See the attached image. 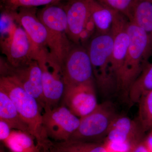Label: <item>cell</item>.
<instances>
[{
  "instance_id": "6da1fadb",
  "label": "cell",
  "mask_w": 152,
  "mask_h": 152,
  "mask_svg": "<svg viewBox=\"0 0 152 152\" xmlns=\"http://www.w3.org/2000/svg\"><path fill=\"white\" fill-rule=\"evenodd\" d=\"M61 3L48 5L37 11L38 18L48 33V65L61 73L62 64L74 44L67 34L66 14L64 4Z\"/></svg>"
},
{
  "instance_id": "7a4b0ae2",
  "label": "cell",
  "mask_w": 152,
  "mask_h": 152,
  "mask_svg": "<svg viewBox=\"0 0 152 152\" xmlns=\"http://www.w3.org/2000/svg\"><path fill=\"white\" fill-rule=\"evenodd\" d=\"M0 89L5 92L16 107L22 118L29 128V133L43 151L48 149L52 140L47 136L42 125V109L37 101L29 94L13 79L1 76Z\"/></svg>"
},
{
  "instance_id": "3957f363",
  "label": "cell",
  "mask_w": 152,
  "mask_h": 152,
  "mask_svg": "<svg viewBox=\"0 0 152 152\" xmlns=\"http://www.w3.org/2000/svg\"><path fill=\"white\" fill-rule=\"evenodd\" d=\"M129 44L123 66L119 91L127 96L131 87L141 74L152 55V45L143 30L129 21Z\"/></svg>"
},
{
  "instance_id": "277c9868",
  "label": "cell",
  "mask_w": 152,
  "mask_h": 152,
  "mask_svg": "<svg viewBox=\"0 0 152 152\" xmlns=\"http://www.w3.org/2000/svg\"><path fill=\"white\" fill-rule=\"evenodd\" d=\"M113 40L111 33H98L91 39L87 48L92 66L95 81L105 96L118 91V84L112 66Z\"/></svg>"
},
{
  "instance_id": "5b68a950",
  "label": "cell",
  "mask_w": 152,
  "mask_h": 152,
  "mask_svg": "<svg viewBox=\"0 0 152 152\" xmlns=\"http://www.w3.org/2000/svg\"><path fill=\"white\" fill-rule=\"evenodd\" d=\"M118 116L111 103L105 102L99 104L94 110L80 118L78 127L69 140L102 142L103 139L105 140Z\"/></svg>"
},
{
  "instance_id": "8992f818",
  "label": "cell",
  "mask_w": 152,
  "mask_h": 152,
  "mask_svg": "<svg viewBox=\"0 0 152 152\" xmlns=\"http://www.w3.org/2000/svg\"><path fill=\"white\" fill-rule=\"evenodd\" d=\"M1 75L13 79L37 101L42 110L45 108L42 71L37 61L32 59L22 65L13 66L1 60Z\"/></svg>"
},
{
  "instance_id": "52a82bcc",
  "label": "cell",
  "mask_w": 152,
  "mask_h": 152,
  "mask_svg": "<svg viewBox=\"0 0 152 152\" xmlns=\"http://www.w3.org/2000/svg\"><path fill=\"white\" fill-rule=\"evenodd\" d=\"M61 74L65 86L95 82L87 48L74 44L62 64Z\"/></svg>"
},
{
  "instance_id": "ba28073f",
  "label": "cell",
  "mask_w": 152,
  "mask_h": 152,
  "mask_svg": "<svg viewBox=\"0 0 152 152\" xmlns=\"http://www.w3.org/2000/svg\"><path fill=\"white\" fill-rule=\"evenodd\" d=\"M44 110L42 125L48 138L56 142L69 140L78 127L80 118L64 105Z\"/></svg>"
},
{
  "instance_id": "9c48e42d",
  "label": "cell",
  "mask_w": 152,
  "mask_h": 152,
  "mask_svg": "<svg viewBox=\"0 0 152 152\" xmlns=\"http://www.w3.org/2000/svg\"><path fill=\"white\" fill-rule=\"evenodd\" d=\"M5 11L27 34L31 45L33 59L37 61L41 56L49 52L47 47L46 28L38 18L37 7H21L15 11Z\"/></svg>"
},
{
  "instance_id": "30bf717a",
  "label": "cell",
  "mask_w": 152,
  "mask_h": 152,
  "mask_svg": "<svg viewBox=\"0 0 152 152\" xmlns=\"http://www.w3.org/2000/svg\"><path fill=\"white\" fill-rule=\"evenodd\" d=\"M94 82L65 87L63 105L79 118L88 115L99 105Z\"/></svg>"
},
{
  "instance_id": "8fae6325",
  "label": "cell",
  "mask_w": 152,
  "mask_h": 152,
  "mask_svg": "<svg viewBox=\"0 0 152 152\" xmlns=\"http://www.w3.org/2000/svg\"><path fill=\"white\" fill-rule=\"evenodd\" d=\"M129 22V20L126 16L117 11L111 30L113 40L112 69L118 84V91H119L123 66L129 44V36L128 31Z\"/></svg>"
},
{
  "instance_id": "7c38bea8",
  "label": "cell",
  "mask_w": 152,
  "mask_h": 152,
  "mask_svg": "<svg viewBox=\"0 0 152 152\" xmlns=\"http://www.w3.org/2000/svg\"><path fill=\"white\" fill-rule=\"evenodd\" d=\"M1 47L7 58L6 61L13 66L22 65L33 59L31 42L25 30L20 26H14L7 37L1 42Z\"/></svg>"
},
{
  "instance_id": "4fadbf2b",
  "label": "cell",
  "mask_w": 152,
  "mask_h": 152,
  "mask_svg": "<svg viewBox=\"0 0 152 152\" xmlns=\"http://www.w3.org/2000/svg\"><path fill=\"white\" fill-rule=\"evenodd\" d=\"M144 132L138 123L118 115L112 124L104 142L126 144L135 147L142 141Z\"/></svg>"
},
{
  "instance_id": "5bb4252c",
  "label": "cell",
  "mask_w": 152,
  "mask_h": 152,
  "mask_svg": "<svg viewBox=\"0 0 152 152\" xmlns=\"http://www.w3.org/2000/svg\"><path fill=\"white\" fill-rule=\"evenodd\" d=\"M37 61L42 71V83L46 104L45 108H53L58 106L64 96L65 86L62 77L60 72L53 69L52 71L50 70L46 57H41Z\"/></svg>"
},
{
  "instance_id": "9a60e30c",
  "label": "cell",
  "mask_w": 152,
  "mask_h": 152,
  "mask_svg": "<svg viewBox=\"0 0 152 152\" xmlns=\"http://www.w3.org/2000/svg\"><path fill=\"white\" fill-rule=\"evenodd\" d=\"M91 0H68L64 4L67 21V34L70 40L80 44L79 36L90 15Z\"/></svg>"
},
{
  "instance_id": "2e32d148",
  "label": "cell",
  "mask_w": 152,
  "mask_h": 152,
  "mask_svg": "<svg viewBox=\"0 0 152 152\" xmlns=\"http://www.w3.org/2000/svg\"><path fill=\"white\" fill-rule=\"evenodd\" d=\"M0 120L7 123L12 129L30 134L27 125L22 118L13 102L1 89H0Z\"/></svg>"
},
{
  "instance_id": "e0dca14e",
  "label": "cell",
  "mask_w": 152,
  "mask_h": 152,
  "mask_svg": "<svg viewBox=\"0 0 152 152\" xmlns=\"http://www.w3.org/2000/svg\"><path fill=\"white\" fill-rule=\"evenodd\" d=\"M129 21L143 30L152 45V2L150 0H134Z\"/></svg>"
},
{
  "instance_id": "ac0fdd59",
  "label": "cell",
  "mask_w": 152,
  "mask_h": 152,
  "mask_svg": "<svg viewBox=\"0 0 152 152\" xmlns=\"http://www.w3.org/2000/svg\"><path fill=\"white\" fill-rule=\"evenodd\" d=\"M89 11L98 33L101 34L110 33L117 11L105 5L97 0L90 1Z\"/></svg>"
},
{
  "instance_id": "d6986e66",
  "label": "cell",
  "mask_w": 152,
  "mask_h": 152,
  "mask_svg": "<svg viewBox=\"0 0 152 152\" xmlns=\"http://www.w3.org/2000/svg\"><path fill=\"white\" fill-rule=\"evenodd\" d=\"M45 152H108L104 143L77 141L68 140L64 142L52 141Z\"/></svg>"
},
{
  "instance_id": "ffe728a7",
  "label": "cell",
  "mask_w": 152,
  "mask_h": 152,
  "mask_svg": "<svg viewBox=\"0 0 152 152\" xmlns=\"http://www.w3.org/2000/svg\"><path fill=\"white\" fill-rule=\"evenodd\" d=\"M30 134L23 131L12 130L8 138L4 142L11 152H37L41 150Z\"/></svg>"
},
{
  "instance_id": "44dd1931",
  "label": "cell",
  "mask_w": 152,
  "mask_h": 152,
  "mask_svg": "<svg viewBox=\"0 0 152 152\" xmlns=\"http://www.w3.org/2000/svg\"><path fill=\"white\" fill-rule=\"evenodd\" d=\"M152 90V63L148 64L131 87L128 98L131 103H138L142 97Z\"/></svg>"
},
{
  "instance_id": "7402d4cb",
  "label": "cell",
  "mask_w": 152,
  "mask_h": 152,
  "mask_svg": "<svg viewBox=\"0 0 152 152\" xmlns=\"http://www.w3.org/2000/svg\"><path fill=\"white\" fill-rule=\"evenodd\" d=\"M138 122L144 132L152 130V90L139 101Z\"/></svg>"
},
{
  "instance_id": "603a6c76",
  "label": "cell",
  "mask_w": 152,
  "mask_h": 152,
  "mask_svg": "<svg viewBox=\"0 0 152 152\" xmlns=\"http://www.w3.org/2000/svg\"><path fill=\"white\" fill-rule=\"evenodd\" d=\"M64 1L66 0H1V8L4 10L13 12L20 8L37 7L61 2Z\"/></svg>"
},
{
  "instance_id": "cb8c5ba5",
  "label": "cell",
  "mask_w": 152,
  "mask_h": 152,
  "mask_svg": "<svg viewBox=\"0 0 152 152\" xmlns=\"http://www.w3.org/2000/svg\"><path fill=\"white\" fill-rule=\"evenodd\" d=\"M100 2L124 14L128 20L130 18L131 10L134 0H97Z\"/></svg>"
},
{
  "instance_id": "d4e9b609",
  "label": "cell",
  "mask_w": 152,
  "mask_h": 152,
  "mask_svg": "<svg viewBox=\"0 0 152 152\" xmlns=\"http://www.w3.org/2000/svg\"><path fill=\"white\" fill-rule=\"evenodd\" d=\"M12 130L7 123L0 120V140L1 141L4 142L9 137Z\"/></svg>"
},
{
  "instance_id": "484cf974",
  "label": "cell",
  "mask_w": 152,
  "mask_h": 152,
  "mask_svg": "<svg viewBox=\"0 0 152 152\" xmlns=\"http://www.w3.org/2000/svg\"><path fill=\"white\" fill-rule=\"evenodd\" d=\"M84 28L87 30L91 35L94 32L95 30L96 29L94 22L90 14L86 22Z\"/></svg>"
},
{
  "instance_id": "4316f807",
  "label": "cell",
  "mask_w": 152,
  "mask_h": 152,
  "mask_svg": "<svg viewBox=\"0 0 152 152\" xmlns=\"http://www.w3.org/2000/svg\"><path fill=\"white\" fill-rule=\"evenodd\" d=\"M131 152H150L146 146L145 142L142 141L137 145Z\"/></svg>"
},
{
  "instance_id": "83f0119b",
  "label": "cell",
  "mask_w": 152,
  "mask_h": 152,
  "mask_svg": "<svg viewBox=\"0 0 152 152\" xmlns=\"http://www.w3.org/2000/svg\"><path fill=\"white\" fill-rule=\"evenodd\" d=\"M92 35L86 29H84L80 34L79 36L80 43H84L86 42Z\"/></svg>"
},
{
  "instance_id": "f1b7e54d",
  "label": "cell",
  "mask_w": 152,
  "mask_h": 152,
  "mask_svg": "<svg viewBox=\"0 0 152 152\" xmlns=\"http://www.w3.org/2000/svg\"><path fill=\"white\" fill-rule=\"evenodd\" d=\"M146 146L150 152H152V130L149 134L145 140L144 141Z\"/></svg>"
},
{
  "instance_id": "f546056e",
  "label": "cell",
  "mask_w": 152,
  "mask_h": 152,
  "mask_svg": "<svg viewBox=\"0 0 152 152\" xmlns=\"http://www.w3.org/2000/svg\"><path fill=\"white\" fill-rule=\"evenodd\" d=\"M37 152H43L42 151V150H39V151Z\"/></svg>"
},
{
  "instance_id": "4dcf8cb0",
  "label": "cell",
  "mask_w": 152,
  "mask_h": 152,
  "mask_svg": "<svg viewBox=\"0 0 152 152\" xmlns=\"http://www.w3.org/2000/svg\"><path fill=\"white\" fill-rule=\"evenodd\" d=\"M150 1H151V2H152V0H150Z\"/></svg>"
},
{
  "instance_id": "1f68e13d",
  "label": "cell",
  "mask_w": 152,
  "mask_h": 152,
  "mask_svg": "<svg viewBox=\"0 0 152 152\" xmlns=\"http://www.w3.org/2000/svg\"></svg>"
}]
</instances>
